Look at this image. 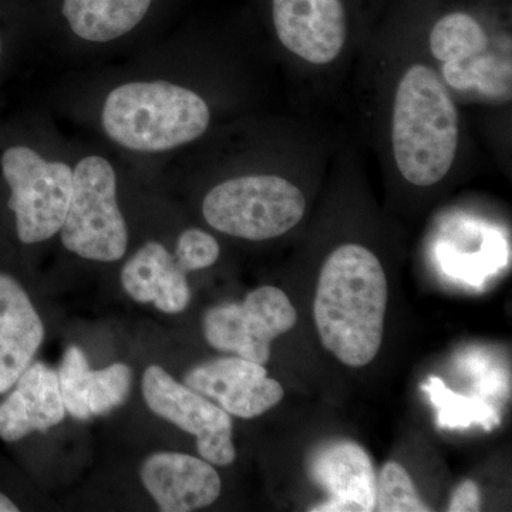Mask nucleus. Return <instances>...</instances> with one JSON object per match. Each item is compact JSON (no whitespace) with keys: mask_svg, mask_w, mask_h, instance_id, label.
Wrapping results in <instances>:
<instances>
[{"mask_svg":"<svg viewBox=\"0 0 512 512\" xmlns=\"http://www.w3.org/2000/svg\"><path fill=\"white\" fill-rule=\"evenodd\" d=\"M386 274L377 256L357 244L342 245L320 271L313 318L320 342L343 365L365 367L382 346Z\"/></svg>","mask_w":512,"mask_h":512,"instance_id":"1","label":"nucleus"},{"mask_svg":"<svg viewBox=\"0 0 512 512\" xmlns=\"http://www.w3.org/2000/svg\"><path fill=\"white\" fill-rule=\"evenodd\" d=\"M392 141L400 173L417 187L439 183L456 158V104L439 74L424 64L410 67L397 87Z\"/></svg>","mask_w":512,"mask_h":512,"instance_id":"2","label":"nucleus"},{"mask_svg":"<svg viewBox=\"0 0 512 512\" xmlns=\"http://www.w3.org/2000/svg\"><path fill=\"white\" fill-rule=\"evenodd\" d=\"M210 120V107L200 94L165 80L121 84L101 110L110 140L137 153H163L192 143Z\"/></svg>","mask_w":512,"mask_h":512,"instance_id":"3","label":"nucleus"},{"mask_svg":"<svg viewBox=\"0 0 512 512\" xmlns=\"http://www.w3.org/2000/svg\"><path fill=\"white\" fill-rule=\"evenodd\" d=\"M305 197L278 175H245L212 188L202 214L212 228L249 241L281 237L301 222Z\"/></svg>","mask_w":512,"mask_h":512,"instance_id":"4","label":"nucleus"},{"mask_svg":"<svg viewBox=\"0 0 512 512\" xmlns=\"http://www.w3.org/2000/svg\"><path fill=\"white\" fill-rule=\"evenodd\" d=\"M60 235L67 251L89 261L116 262L126 255L128 229L117 201V175L106 158L84 157L73 168Z\"/></svg>","mask_w":512,"mask_h":512,"instance_id":"5","label":"nucleus"},{"mask_svg":"<svg viewBox=\"0 0 512 512\" xmlns=\"http://www.w3.org/2000/svg\"><path fill=\"white\" fill-rule=\"evenodd\" d=\"M0 170L8 185V208L19 241L35 245L55 237L69 208L72 167L16 144L3 151Z\"/></svg>","mask_w":512,"mask_h":512,"instance_id":"6","label":"nucleus"},{"mask_svg":"<svg viewBox=\"0 0 512 512\" xmlns=\"http://www.w3.org/2000/svg\"><path fill=\"white\" fill-rule=\"evenodd\" d=\"M298 313L281 289L261 286L241 303H224L205 313L204 336L212 348L266 365L271 345L296 325Z\"/></svg>","mask_w":512,"mask_h":512,"instance_id":"7","label":"nucleus"},{"mask_svg":"<svg viewBox=\"0 0 512 512\" xmlns=\"http://www.w3.org/2000/svg\"><path fill=\"white\" fill-rule=\"evenodd\" d=\"M141 387L151 412L195 437L201 458L212 466L234 463L237 450L232 441V419L220 406L156 365L147 367Z\"/></svg>","mask_w":512,"mask_h":512,"instance_id":"8","label":"nucleus"},{"mask_svg":"<svg viewBox=\"0 0 512 512\" xmlns=\"http://www.w3.org/2000/svg\"><path fill=\"white\" fill-rule=\"evenodd\" d=\"M184 384L239 419L261 416L281 403L285 394L281 383L268 377L265 365L239 356L192 367Z\"/></svg>","mask_w":512,"mask_h":512,"instance_id":"9","label":"nucleus"},{"mask_svg":"<svg viewBox=\"0 0 512 512\" xmlns=\"http://www.w3.org/2000/svg\"><path fill=\"white\" fill-rule=\"evenodd\" d=\"M276 35L286 49L306 62L336 60L348 35L342 0H274Z\"/></svg>","mask_w":512,"mask_h":512,"instance_id":"10","label":"nucleus"},{"mask_svg":"<svg viewBox=\"0 0 512 512\" xmlns=\"http://www.w3.org/2000/svg\"><path fill=\"white\" fill-rule=\"evenodd\" d=\"M309 474L329 495L311 511H375L377 476L372 458L355 441L336 440L316 448L309 460Z\"/></svg>","mask_w":512,"mask_h":512,"instance_id":"11","label":"nucleus"},{"mask_svg":"<svg viewBox=\"0 0 512 512\" xmlns=\"http://www.w3.org/2000/svg\"><path fill=\"white\" fill-rule=\"evenodd\" d=\"M140 478L163 512L201 510L218 500L222 488L220 474L207 460L171 451L147 457Z\"/></svg>","mask_w":512,"mask_h":512,"instance_id":"12","label":"nucleus"},{"mask_svg":"<svg viewBox=\"0 0 512 512\" xmlns=\"http://www.w3.org/2000/svg\"><path fill=\"white\" fill-rule=\"evenodd\" d=\"M66 414L56 370L33 360L12 389L0 396V440L18 444L33 433H46Z\"/></svg>","mask_w":512,"mask_h":512,"instance_id":"13","label":"nucleus"},{"mask_svg":"<svg viewBox=\"0 0 512 512\" xmlns=\"http://www.w3.org/2000/svg\"><path fill=\"white\" fill-rule=\"evenodd\" d=\"M45 340V325L28 289L0 268V396L32 365Z\"/></svg>","mask_w":512,"mask_h":512,"instance_id":"14","label":"nucleus"},{"mask_svg":"<svg viewBox=\"0 0 512 512\" xmlns=\"http://www.w3.org/2000/svg\"><path fill=\"white\" fill-rule=\"evenodd\" d=\"M64 409L79 420L106 416L123 406L133 386V370L124 363L106 369H90L82 349L70 346L64 352L59 372Z\"/></svg>","mask_w":512,"mask_h":512,"instance_id":"15","label":"nucleus"},{"mask_svg":"<svg viewBox=\"0 0 512 512\" xmlns=\"http://www.w3.org/2000/svg\"><path fill=\"white\" fill-rule=\"evenodd\" d=\"M121 285L134 301L154 303L164 313H180L190 305L187 272L160 242H147L128 259L121 271Z\"/></svg>","mask_w":512,"mask_h":512,"instance_id":"16","label":"nucleus"},{"mask_svg":"<svg viewBox=\"0 0 512 512\" xmlns=\"http://www.w3.org/2000/svg\"><path fill=\"white\" fill-rule=\"evenodd\" d=\"M151 3L153 0H63L62 13L77 37L107 43L140 25Z\"/></svg>","mask_w":512,"mask_h":512,"instance_id":"17","label":"nucleus"},{"mask_svg":"<svg viewBox=\"0 0 512 512\" xmlns=\"http://www.w3.org/2000/svg\"><path fill=\"white\" fill-rule=\"evenodd\" d=\"M488 36L483 26L467 13H450L430 33V50L443 63H460L483 55Z\"/></svg>","mask_w":512,"mask_h":512,"instance_id":"18","label":"nucleus"},{"mask_svg":"<svg viewBox=\"0 0 512 512\" xmlns=\"http://www.w3.org/2000/svg\"><path fill=\"white\" fill-rule=\"evenodd\" d=\"M484 55V53H483ZM476 56L460 63H444L443 76L451 87L468 90L477 87L487 94H510V63L501 64L491 56Z\"/></svg>","mask_w":512,"mask_h":512,"instance_id":"19","label":"nucleus"},{"mask_svg":"<svg viewBox=\"0 0 512 512\" xmlns=\"http://www.w3.org/2000/svg\"><path fill=\"white\" fill-rule=\"evenodd\" d=\"M424 390L429 392L431 402L439 409L441 426L457 429V427H468L474 423L483 424V426H493L495 423L497 414L490 406L473 397L458 396L448 390L439 377H430Z\"/></svg>","mask_w":512,"mask_h":512,"instance_id":"20","label":"nucleus"},{"mask_svg":"<svg viewBox=\"0 0 512 512\" xmlns=\"http://www.w3.org/2000/svg\"><path fill=\"white\" fill-rule=\"evenodd\" d=\"M375 511L426 512L430 508L421 501L406 468L396 461H389L377 477Z\"/></svg>","mask_w":512,"mask_h":512,"instance_id":"21","label":"nucleus"},{"mask_svg":"<svg viewBox=\"0 0 512 512\" xmlns=\"http://www.w3.org/2000/svg\"><path fill=\"white\" fill-rule=\"evenodd\" d=\"M221 248L217 239L198 228L185 229L178 237L174 258L184 272L210 268L220 258Z\"/></svg>","mask_w":512,"mask_h":512,"instance_id":"22","label":"nucleus"},{"mask_svg":"<svg viewBox=\"0 0 512 512\" xmlns=\"http://www.w3.org/2000/svg\"><path fill=\"white\" fill-rule=\"evenodd\" d=\"M481 493L474 481L467 480L458 485L448 504V511L471 512L481 510Z\"/></svg>","mask_w":512,"mask_h":512,"instance_id":"23","label":"nucleus"},{"mask_svg":"<svg viewBox=\"0 0 512 512\" xmlns=\"http://www.w3.org/2000/svg\"><path fill=\"white\" fill-rule=\"evenodd\" d=\"M0 55H2V40H0Z\"/></svg>","mask_w":512,"mask_h":512,"instance_id":"24","label":"nucleus"}]
</instances>
